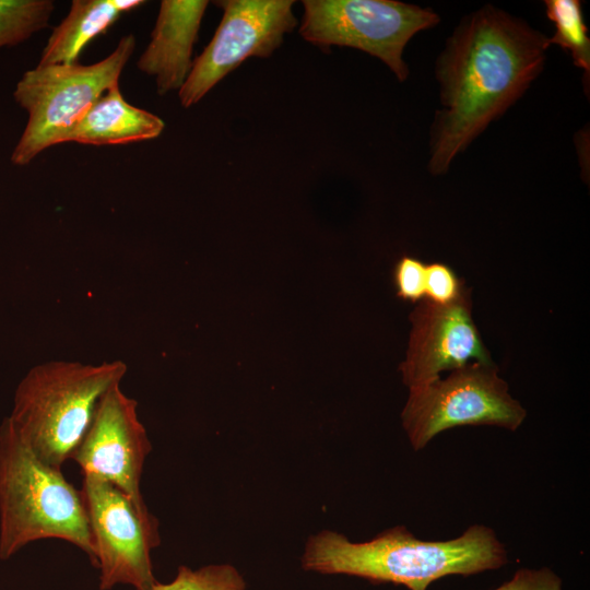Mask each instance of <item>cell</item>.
Listing matches in <instances>:
<instances>
[{
    "label": "cell",
    "mask_w": 590,
    "mask_h": 590,
    "mask_svg": "<svg viewBox=\"0 0 590 590\" xmlns=\"http://www.w3.org/2000/svg\"><path fill=\"white\" fill-rule=\"evenodd\" d=\"M302 562L305 570L426 590L442 577L498 569L508 559L495 532L486 526L473 524L448 541L420 540L403 526L357 543L339 532L321 531L307 541Z\"/></svg>",
    "instance_id": "obj_2"
},
{
    "label": "cell",
    "mask_w": 590,
    "mask_h": 590,
    "mask_svg": "<svg viewBox=\"0 0 590 590\" xmlns=\"http://www.w3.org/2000/svg\"><path fill=\"white\" fill-rule=\"evenodd\" d=\"M524 408L508 391L495 364L470 363L445 378L409 388L402 426L414 450L437 434L465 425H494L516 430Z\"/></svg>",
    "instance_id": "obj_6"
},
{
    "label": "cell",
    "mask_w": 590,
    "mask_h": 590,
    "mask_svg": "<svg viewBox=\"0 0 590 590\" xmlns=\"http://www.w3.org/2000/svg\"><path fill=\"white\" fill-rule=\"evenodd\" d=\"M240 573L232 565H209L198 569L178 567L177 575L168 583L156 582L151 590H245Z\"/></svg>",
    "instance_id": "obj_17"
},
{
    "label": "cell",
    "mask_w": 590,
    "mask_h": 590,
    "mask_svg": "<svg viewBox=\"0 0 590 590\" xmlns=\"http://www.w3.org/2000/svg\"><path fill=\"white\" fill-rule=\"evenodd\" d=\"M426 264L411 256L401 257L393 268L397 296L412 303L425 298Z\"/></svg>",
    "instance_id": "obj_19"
},
{
    "label": "cell",
    "mask_w": 590,
    "mask_h": 590,
    "mask_svg": "<svg viewBox=\"0 0 590 590\" xmlns=\"http://www.w3.org/2000/svg\"><path fill=\"white\" fill-rule=\"evenodd\" d=\"M43 539H60L85 553L95 548L81 491L40 461L8 417L0 426V559Z\"/></svg>",
    "instance_id": "obj_3"
},
{
    "label": "cell",
    "mask_w": 590,
    "mask_h": 590,
    "mask_svg": "<svg viewBox=\"0 0 590 590\" xmlns=\"http://www.w3.org/2000/svg\"><path fill=\"white\" fill-rule=\"evenodd\" d=\"M152 450L138 402L120 384L99 399L92 422L71 459L82 473H94L122 491L143 515H151L140 489L146 457Z\"/></svg>",
    "instance_id": "obj_10"
},
{
    "label": "cell",
    "mask_w": 590,
    "mask_h": 590,
    "mask_svg": "<svg viewBox=\"0 0 590 590\" xmlns=\"http://www.w3.org/2000/svg\"><path fill=\"white\" fill-rule=\"evenodd\" d=\"M114 8L121 14L125 12L132 11L138 7L144 4L142 0H110Z\"/></svg>",
    "instance_id": "obj_21"
},
{
    "label": "cell",
    "mask_w": 590,
    "mask_h": 590,
    "mask_svg": "<svg viewBox=\"0 0 590 590\" xmlns=\"http://www.w3.org/2000/svg\"><path fill=\"white\" fill-rule=\"evenodd\" d=\"M547 17L555 25V34L548 44L566 49L577 67L583 70L587 81L590 73V42L583 22L581 4L577 0L545 1ZM589 82V81H588Z\"/></svg>",
    "instance_id": "obj_15"
},
{
    "label": "cell",
    "mask_w": 590,
    "mask_h": 590,
    "mask_svg": "<svg viewBox=\"0 0 590 590\" xmlns=\"http://www.w3.org/2000/svg\"><path fill=\"white\" fill-rule=\"evenodd\" d=\"M54 7L50 0H0V47L22 43L45 28Z\"/></svg>",
    "instance_id": "obj_16"
},
{
    "label": "cell",
    "mask_w": 590,
    "mask_h": 590,
    "mask_svg": "<svg viewBox=\"0 0 590 590\" xmlns=\"http://www.w3.org/2000/svg\"><path fill=\"white\" fill-rule=\"evenodd\" d=\"M110 0H74L70 12L54 28L38 64H72L84 47L119 17Z\"/></svg>",
    "instance_id": "obj_14"
},
{
    "label": "cell",
    "mask_w": 590,
    "mask_h": 590,
    "mask_svg": "<svg viewBox=\"0 0 590 590\" xmlns=\"http://www.w3.org/2000/svg\"><path fill=\"white\" fill-rule=\"evenodd\" d=\"M127 369L119 359L38 364L17 386L8 418L40 461L61 470L83 439L99 399L121 382Z\"/></svg>",
    "instance_id": "obj_4"
},
{
    "label": "cell",
    "mask_w": 590,
    "mask_h": 590,
    "mask_svg": "<svg viewBox=\"0 0 590 590\" xmlns=\"http://www.w3.org/2000/svg\"><path fill=\"white\" fill-rule=\"evenodd\" d=\"M548 38L493 5L467 15L436 62L442 108L430 129L428 170L440 175L543 69Z\"/></svg>",
    "instance_id": "obj_1"
},
{
    "label": "cell",
    "mask_w": 590,
    "mask_h": 590,
    "mask_svg": "<svg viewBox=\"0 0 590 590\" xmlns=\"http://www.w3.org/2000/svg\"><path fill=\"white\" fill-rule=\"evenodd\" d=\"M465 290L462 280L449 266L440 262L426 264L424 299L438 305H448L458 300Z\"/></svg>",
    "instance_id": "obj_18"
},
{
    "label": "cell",
    "mask_w": 590,
    "mask_h": 590,
    "mask_svg": "<svg viewBox=\"0 0 590 590\" xmlns=\"http://www.w3.org/2000/svg\"><path fill=\"white\" fill-rule=\"evenodd\" d=\"M222 20L209 45L192 62L179 90L180 104H197L250 57L269 58L297 25L293 0H222Z\"/></svg>",
    "instance_id": "obj_9"
},
{
    "label": "cell",
    "mask_w": 590,
    "mask_h": 590,
    "mask_svg": "<svg viewBox=\"0 0 590 590\" xmlns=\"http://www.w3.org/2000/svg\"><path fill=\"white\" fill-rule=\"evenodd\" d=\"M494 590H562V579L547 567L521 568L509 581Z\"/></svg>",
    "instance_id": "obj_20"
},
{
    "label": "cell",
    "mask_w": 590,
    "mask_h": 590,
    "mask_svg": "<svg viewBox=\"0 0 590 590\" xmlns=\"http://www.w3.org/2000/svg\"><path fill=\"white\" fill-rule=\"evenodd\" d=\"M209 2L163 0L151 40L138 68L156 79L157 93L180 90L192 68V49Z\"/></svg>",
    "instance_id": "obj_12"
},
{
    "label": "cell",
    "mask_w": 590,
    "mask_h": 590,
    "mask_svg": "<svg viewBox=\"0 0 590 590\" xmlns=\"http://www.w3.org/2000/svg\"><path fill=\"white\" fill-rule=\"evenodd\" d=\"M134 47L135 38L127 35L109 56L96 63L38 64L26 71L13 92L28 119L12 152V163L26 165L47 148L64 143L66 135L88 107L119 85Z\"/></svg>",
    "instance_id": "obj_5"
},
{
    "label": "cell",
    "mask_w": 590,
    "mask_h": 590,
    "mask_svg": "<svg viewBox=\"0 0 590 590\" xmlns=\"http://www.w3.org/2000/svg\"><path fill=\"white\" fill-rule=\"evenodd\" d=\"M302 37L321 49L352 47L379 58L404 81L408 42L420 31L438 24L427 8L393 0H305Z\"/></svg>",
    "instance_id": "obj_7"
},
{
    "label": "cell",
    "mask_w": 590,
    "mask_h": 590,
    "mask_svg": "<svg viewBox=\"0 0 590 590\" xmlns=\"http://www.w3.org/2000/svg\"><path fill=\"white\" fill-rule=\"evenodd\" d=\"M164 127L158 116L129 104L116 85L88 107L68 132L64 142L126 144L157 138Z\"/></svg>",
    "instance_id": "obj_13"
},
{
    "label": "cell",
    "mask_w": 590,
    "mask_h": 590,
    "mask_svg": "<svg viewBox=\"0 0 590 590\" xmlns=\"http://www.w3.org/2000/svg\"><path fill=\"white\" fill-rule=\"evenodd\" d=\"M80 491L99 569V589L129 585L151 590L157 582L151 551L161 542L156 518L143 515L122 491L94 473H83Z\"/></svg>",
    "instance_id": "obj_8"
},
{
    "label": "cell",
    "mask_w": 590,
    "mask_h": 590,
    "mask_svg": "<svg viewBox=\"0 0 590 590\" xmlns=\"http://www.w3.org/2000/svg\"><path fill=\"white\" fill-rule=\"evenodd\" d=\"M410 322L408 350L399 366L409 388L473 362L494 364L473 320L470 288L448 305L418 302L410 314Z\"/></svg>",
    "instance_id": "obj_11"
}]
</instances>
